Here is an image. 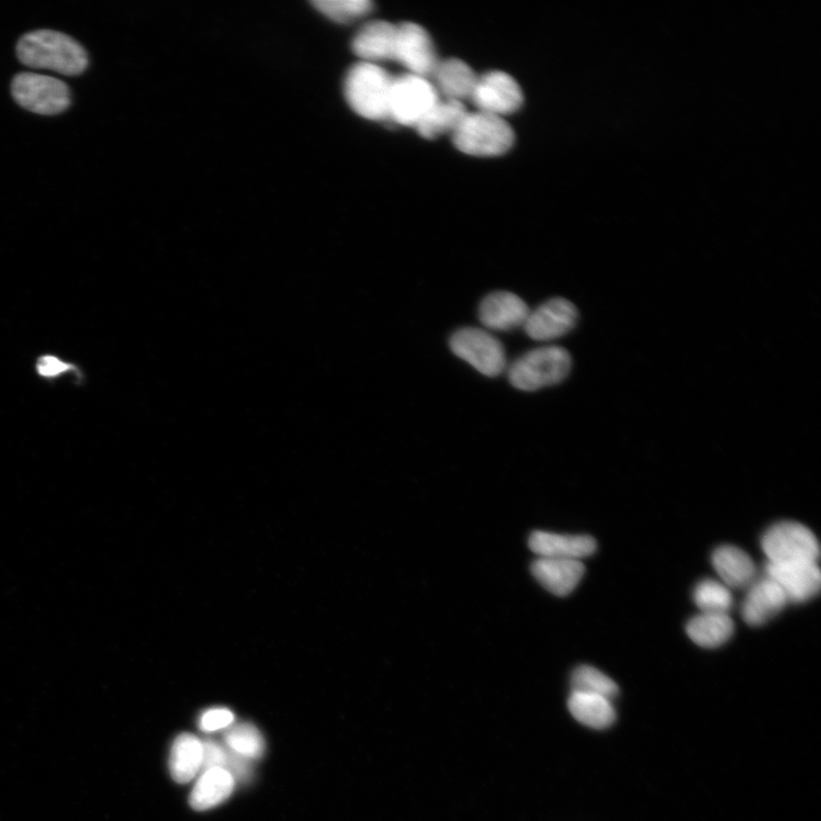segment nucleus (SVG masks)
<instances>
[{
  "mask_svg": "<svg viewBox=\"0 0 821 821\" xmlns=\"http://www.w3.org/2000/svg\"><path fill=\"white\" fill-rule=\"evenodd\" d=\"M693 598L701 612L728 614L734 605V597L728 586L712 578L698 582Z\"/></svg>",
  "mask_w": 821,
  "mask_h": 821,
  "instance_id": "a878e982",
  "label": "nucleus"
},
{
  "mask_svg": "<svg viewBox=\"0 0 821 821\" xmlns=\"http://www.w3.org/2000/svg\"><path fill=\"white\" fill-rule=\"evenodd\" d=\"M233 721L234 716L229 710L213 709L201 717L200 728L203 731L213 732L230 727Z\"/></svg>",
  "mask_w": 821,
  "mask_h": 821,
  "instance_id": "c756f323",
  "label": "nucleus"
},
{
  "mask_svg": "<svg viewBox=\"0 0 821 821\" xmlns=\"http://www.w3.org/2000/svg\"><path fill=\"white\" fill-rule=\"evenodd\" d=\"M313 7L338 23L353 22L373 10V4L369 0H316Z\"/></svg>",
  "mask_w": 821,
  "mask_h": 821,
  "instance_id": "c85d7f7f",
  "label": "nucleus"
},
{
  "mask_svg": "<svg viewBox=\"0 0 821 821\" xmlns=\"http://www.w3.org/2000/svg\"><path fill=\"white\" fill-rule=\"evenodd\" d=\"M20 63L29 68L78 76L86 71L90 60L86 49L72 37L43 29L25 34L16 46Z\"/></svg>",
  "mask_w": 821,
  "mask_h": 821,
  "instance_id": "f257e3e1",
  "label": "nucleus"
},
{
  "mask_svg": "<svg viewBox=\"0 0 821 821\" xmlns=\"http://www.w3.org/2000/svg\"><path fill=\"white\" fill-rule=\"evenodd\" d=\"M226 747L245 758H259L266 751L260 731L251 723L232 727L224 735Z\"/></svg>",
  "mask_w": 821,
  "mask_h": 821,
  "instance_id": "cd10ccee",
  "label": "nucleus"
},
{
  "mask_svg": "<svg viewBox=\"0 0 821 821\" xmlns=\"http://www.w3.org/2000/svg\"><path fill=\"white\" fill-rule=\"evenodd\" d=\"M36 368L40 375L44 378H56L69 372L72 369V365L55 357L46 356L37 361Z\"/></svg>",
  "mask_w": 821,
  "mask_h": 821,
  "instance_id": "7c9ffc66",
  "label": "nucleus"
},
{
  "mask_svg": "<svg viewBox=\"0 0 821 821\" xmlns=\"http://www.w3.org/2000/svg\"><path fill=\"white\" fill-rule=\"evenodd\" d=\"M687 634L702 649H718L734 634L735 625L729 614L700 612L688 622Z\"/></svg>",
  "mask_w": 821,
  "mask_h": 821,
  "instance_id": "aec40b11",
  "label": "nucleus"
},
{
  "mask_svg": "<svg viewBox=\"0 0 821 821\" xmlns=\"http://www.w3.org/2000/svg\"><path fill=\"white\" fill-rule=\"evenodd\" d=\"M532 573L546 591L566 597L583 578L585 567L581 561L538 559L532 564Z\"/></svg>",
  "mask_w": 821,
  "mask_h": 821,
  "instance_id": "f3484780",
  "label": "nucleus"
},
{
  "mask_svg": "<svg viewBox=\"0 0 821 821\" xmlns=\"http://www.w3.org/2000/svg\"><path fill=\"white\" fill-rule=\"evenodd\" d=\"M765 571L766 576L783 591L788 603H807L820 592L818 563H767Z\"/></svg>",
  "mask_w": 821,
  "mask_h": 821,
  "instance_id": "f8f14e48",
  "label": "nucleus"
},
{
  "mask_svg": "<svg viewBox=\"0 0 821 821\" xmlns=\"http://www.w3.org/2000/svg\"><path fill=\"white\" fill-rule=\"evenodd\" d=\"M202 745L203 758L201 769L220 768L229 773L234 780L246 779L249 776L247 758L213 741H205Z\"/></svg>",
  "mask_w": 821,
  "mask_h": 821,
  "instance_id": "393cba45",
  "label": "nucleus"
},
{
  "mask_svg": "<svg viewBox=\"0 0 821 821\" xmlns=\"http://www.w3.org/2000/svg\"><path fill=\"white\" fill-rule=\"evenodd\" d=\"M468 111L460 101L439 99L416 126L419 135L432 139L446 134H453Z\"/></svg>",
  "mask_w": 821,
  "mask_h": 821,
  "instance_id": "4be33fe9",
  "label": "nucleus"
},
{
  "mask_svg": "<svg viewBox=\"0 0 821 821\" xmlns=\"http://www.w3.org/2000/svg\"><path fill=\"white\" fill-rule=\"evenodd\" d=\"M569 709L580 723L593 729L609 728L616 720L611 700L598 695L572 693Z\"/></svg>",
  "mask_w": 821,
  "mask_h": 821,
  "instance_id": "5701e85b",
  "label": "nucleus"
},
{
  "mask_svg": "<svg viewBox=\"0 0 821 821\" xmlns=\"http://www.w3.org/2000/svg\"><path fill=\"white\" fill-rule=\"evenodd\" d=\"M452 140L464 155L497 157L513 148L515 133L502 116L476 111L466 113L452 134Z\"/></svg>",
  "mask_w": 821,
  "mask_h": 821,
  "instance_id": "7ed1b4c3",
  "label": "nucleus"
},
{
  "mask_svg": "<svg viewBox=\"0 0 821 821\" xmlns=\"http://www.w3.org/2000/svg\"><path fill=\"white\" fill-rule=\"evenodd\" d=\"M397 24L386 21H373L365 24L356 35L351 49L362 63L374 64L393 61Z\"/></svg>",
  "mask_w": 821,
  "mask_h": 821,
  "instance_id": "dca6fc26",
  "label": "nucleus"
},
{
  "mask_svg": "<svg viewBox=\"0 0 821 821\" xmlns=\"http://www.w3.org/2000/svg\"><path fill=\"white\" fill-rule=\"evenodd\" d=\"M450 348L459 359L486 376L501 375L507 367L505 347L501 340L479 328H462L450 338Z\"/></svg>",
  "mask_w": 821,
  "mask_h": 821,
  "instance_id": "6e6552de",
  "label": "nucleus"
},
{
  "mask_svg": "<svg viewBox=\"0 0 821 821\" xmlns=\"http://www.w3.org/2000/svg\"><path fill=\"white\" fill-rule=\"evenodd\" d=\"M471 100L477 111L504 119L521 108L524 95L520 86L510 75L491 71L479 76Z\"/></svg>",
  "mask_w": 821,
  "mask_h": 821,
  "instance_id": "9d476101",
  "label": "nucleus"
},
{
  "mask_svg": "<svg viewBox=\"0 0 821 821\" xmlns=\"http://www.w3.org/2000/svg\"><path fill=\"white\" fill-rule=\"evenodd\" d=\"M11 88L21 108L41 115L60 114L71 105L69 86L50 76L21 72L14 77Z\"/></svg>",
  "mask_w": 821,
  "mask_h": 821,
  "instance_id": "423d86ee",
  "label": "nucleus"
},
{
  "mask_svg": "<svg viewBox=\"0 0 821 821\" xmlns=\"http://www.w3.org/2000/svg\"><path fill=\"white\" fill-rule=\"evenodd\" d=\"M431 78L439 97L462 102L472 98L479 76L465 63L449 58L438 63Z\"/></svg>",
  "mask_w": 821,
  "mask_h": 821,
  "instance_id": "a211bd4d",
  "label": "nucleus"
},
{
  "mask_svg": "<svg viewBox=\"0 0 821 821\" xmlns=\"http://www.w3.org/2000/svg\"><path fill=\"white\" fill-rule=\"evenodd\" d=\"M394 61L408 72L421 77H431L438 65L436 50L426 29L414 22L397 24Z\"/></svg>",
  "mask_w": 821,
  "mask_h": 821,
  "instance_id": "1a4fd4ad",
  "label": "nucleus"
},
{
  "mask_svg": "<svg viewBox=\"0 0 821 821\" xmlns=\"http://www.w3.org/2000/svg\"><path fill=\"white\" fill-rule=\"evenodd\" d=\"M530 549L539 559L581 561L597 551V542L589 536H566L549 532H535L529 541Z\"/></svg>",
  "mask_w": 821,
  "mask_h": 821,
  "instance_id": "2eb2a0df",
  "label": "nucleus"
},
{
  "mask_svg": "<svg viewBox=\"0 0 821 821\" xmlns=\"http://www.w3.org/2000/svg\"><path fill=\"white\" fill-rule=\"evenodd\" d=\"M234 786L236 780L226 771H204L192 790L190 805L198 811L215 808L230 797Z\"/></svg>",
  "mask_w": 821,
  "mask_h": 821,
  "instance_id": "412c9836",
  "label": "nucleus"
},
{
  "mask_svg": "<svg viewBox=\"0 0 821 821\" xmlns=\"http://www.w3.org/2000/svg\"><path fill=\"white\" fill-rule=\"evenodd\" d=\"M743 601L742 615L751 627H761L769 622L788 604L779 586L769 577L762 578L749 586Z\"/></svg>",
  "mask_w": 821,
  "mask_h": 821,
  "instance_id": "4468645a",
  "label": "nucleus"
},
{
  "mask_svg": "<svg viewBox=\"0 0 821 821\" xmlns=\"http://www.w3.org/2000/svg\"><path fill=\"white\" fill-rule=\"evenodd\" d=\"M203 758L202 742L191 734L176 739L169 758L172 778L180 783H190L201 771Z\"/></svg>",
  "mask_w": 821,
  "mask_h": 821,
  "instance_id": "b1692460",
  "label": "nucleus"
},
{
  "mask_svg": "<svg viewBox=\"0 0 821 821\" xmlns=\"http://www.w3.org/2000/svg\"><path fill=\"white\" fill-rule=\"evenodd\" d=\"M577 319L578 312L573 303L565 299H553L530 312L524 329L533 340L550 341L571 333Z\"/></svg>",
  "mask_w": 821,
  "mask_h": 821,
  "instance_id": "9b49d317",
  "label": "nucleus"
},
{
  "mask_svg": "<svg viewBox=\"0 0 821 821\" xmlns=\"http://www.w3.org/2000/svg\"><path fill=\"white\" fill-rule=\"evenodd\" d=\"M529 306L509 291L490 293L481 303L479 316L481 324L491 330L510 331L524 327Z\"/></svg>",
  "mask_w": 821,
  "mask_h": 821,
  "instance_id": "ddd939ff",
  "label": "nucleus"
},
{
  "mask_svg": "<svg viewBox=\"0 0 821 821\" xmlns=\"http://www.w3.org/2000/svg\"><path fill=\"white\" fill-rule=\"evenodd\" d=\"M572 358L560 346L540 347L517 359L508 370L510 384L524 392L559 385L570 374Z\"/></svg>",
  "mask_w": 821,
  "mask_h": 821,
  "instance_id": "20e7f679",
  "label": "nucleus"
},
{
  "mask_svg": "<svg viewBox=\"0 0 821 821\" xmlns=\"http://www.w3.org/2000/svg\"><path fill=\"white\" fill-rule=\"evenodd\" d=\"M712 565L729 589L747 588L755 581V564L741 548L734 546L717 548L712 554Z\"/></svg>",
  "mask_w": 821,
  "mask_h": 821,
  "instance_id": "6ab92c4d",
  "label": "nucleus"
},
{
  "mask_svg": "<svg viewBox=\"0 0 821 821\" xmlns=\"http://www.w3.org/2000/svg\"><path fill=\"white\" fill-rule=\"evenodd\" d=\"M441 99L429 78L406 74L394 78L390 98L389 120L415 127Z\"/></svg>",
  "mask_w": 821,
  "mask_h": 821,
  "instance_id": "0eeeda50",
  "label": "nucleus"
},
{
  "mask_svg": "<svg viewBox=\"0 0 821 821\" xmlns=\"http://www.w3.org/2000/svg\"><path fill=\"white\" fill-rule=\"evenodd\" d=\"M768 563H818L820 546L817 537L801 522L779 521L761 540Z\"/></svg>",
  "mask_w": 821,
  "mask_h": 821,
  "instance_id": "39448f33",
  "label": "nucleus"
},
{
  "mask_svg": "<svg viewBox=\"0 0 821 821\" xmlns=\"http://www.w3.org/2000/svg\"><path fill=\"white\" fill-rule=\"evenodd\" d=\"M571 685L572 693L598 695L610 700L620 693L618 684L591 665H581L575 668Z\"/></svg>",
  "mask_w": 821,
  "mask_h": 821,
  "instance_id": "bb28decb",
  "label": "nucleus"
},
{
  "mask_svg": "<svg viewBox=\"0 0 821 821\" xmlns=\"http://www.w3.org/2000/svg\"><path fill=\"white\" fill-rule=\"evenodd\" d=\"M394 78L374 64L360 63L346 76L344 93L348 105L368 121H389Z\"/></svg>",
  "mask_w": 821,
  "mask_h": 821,
  "instance_id": "f03ea898",
  "label": "nucleus"
}]
</instances>
